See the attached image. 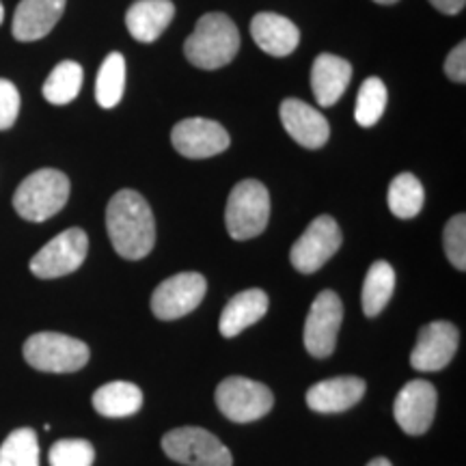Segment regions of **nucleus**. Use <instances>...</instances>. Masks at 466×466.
Wrapping results in <instances>:
<instances>
[{
	"label": "nucleus",
	"instance_id": "f257e3e1",
	"mask_svg": "<svg viewBox=\"0 0 466 466\" xmlns=\"http://www.w3.org/2000/svg\"><path fill=\"white\" fill-rule=\"evenodd\" d=\"M106 229L113 248L124 259L147 258L156 244L154 212L137 190H119L108 201Z\"/></svg>",
	"mask_w": 466,
	"mask_h": 466
},
{
	"label": "nucleus",
	"instance_id": "f03ea898",
	"mask_svg": "<svg viewBox=\"0 0 466 466\" xmlns=\"http://www.w3.org/2000/svg\"><path fill=\"white\" fill-rule=\"evenodd\" d=\"M240 50V33L225 14H206L184 44V55L199 69H220Z\"/></svg>",
	"mask_w": 466,
	"mask_h": 466
},
{
	"label": "nucleus",
	"instance_id": "7ed1b4c3",
	"mask_svg": "<svg viewBox=\"0 0 466 466\" xmlns=\"http://www.w3.org/2000/svg\"><path fill=\"white\" fill-rule=\"evenodd\" d=\"M69 199V179L56 168H39L17 186L14 208L25 220L44 223L66 208Z\"/></svg>",
	"mask_w": 466,
	"mask_h": 466
},
{
	"label": "nucleus",
	"instance_id": "20e7f679",
	"mask_svg": "<svg viewBox=\"0 0 466 466\" xmlns=\"http://www.w3.org/2000/svg\"><path fill=\"white\" fill-rule=\"evenodd\" d=\"M270 220V195L258 179L233 186L225 209V225L233 240H250L264 233Z\"/></svg>",
	"mask_w": 466,
	"mask_h": 466
},
{
	"label": "nucleus",
	"instance_id": "39448f33",
	"mask_svg": "<svg viewBox=\"0 0 466 466\" xmlns=\"http://www.w3.org/2000/svg\"><path fill=\"white\" fill-rule=\"evenodd\" d=\"M26 363L48 374H72L89 363V346L61 333H37L25 343Z\"/></svg>",
	"mask_w": 466,
	"mask_h": 466
},
{
	"label": "nucleus",
	"instance_id": "423d86ee",
	"mask_svg": "<svg viewBox=\"0 0 466 466\" xmlns=\"http://www.w3.org/2000/svg\"><path fill=\"white\" fill-rule=\"evenodd\" d=\"M162 450L186 466H233L231 451L203 428H175L162 439Z\"/></svg>",
	"mask_w": 466,
	"mask_h": 466
},
{
	"label": "nucleus",
	"instance_id": "0eeeda50",
	"mask_svg": "<svg viewBox=\"0 0 466 466\" xmlns=\"http://www.w3.org/2000/svg\"><path fill=\"white\" fill-rule=\"evenodd\" d=\"M217 406L231 421L250 423L272 410L275 395L266 384L250 380V378L231 376L217 387Z\"/></svg>",
	"mask_w": 466,
	"mask_h": 466
},
{
	"label": "nucleus",
	"instance_id": "6e6552de",
	"mask_svg": "<svg viewBox=\"0 0 466 466\" xmlns=\"http://www.w3.org/2000/svg\"><path fill=\"white\" fill-rule=\"evenodd\" d=\"M89 253V238L83 229H72L58 233L31 259V272L37 279H58L72 275L85 264Z\"/></svg>",
	"mask_w": 466,
	"mask_h": 466
},
{
	"label": "nucleus",
	"instance_id": "1a4fd4ad",
	"mask_svg": "<svg viewBox=\"0 0 466 466\" xmlns=\"http://www.w3.org/2000/svg\"><path fill=\"white\" fill-rule=\"evenodd\" d=\"M343 322V302L333 289L319 291L305 322V348L311 357L326 359L335 352Z\"/></svg>",
	"mask_w": 466,
	"mask_h": 466
},
{
	"label": "nucleus",
	"instance_id": "9d476101",
	"mask_svg": "<svg viewBox=\"0 0 466 466\" xmlns=\"http://www.w3.org/2000/svg\"><path fill=\"white\" fill-rule=\"evenodd\" d=\"M341 247V229L333 217H318L291 247V266L302 275H313Z\"/></svg>",
	"mask_w": 466,
	"mask_h": 466
},
{
	"label": "nucleus",
	"instance_id": "9b49d317",
	"mask_svg": "<svg viewBox=\"0 0 466 466\" xmlns=\"http://www.w3.org/2000/svg\"><path fill=\"white\" fill-rule=\"evenodd\" d=\"M208 291L206 277L199 272H179L168 277L154 289L151 296V311L158 319H177L188 316L201 305Z\"/></svg>",
	"mask_w": 466,
	"mask_h": 466
},
{
	"label": "nucleus",
	"instance_id": "f8f14e48",
	"mask_svg": "<svg viewBox=\"0 0 466 466\" xmlns=\"http://www.w3.org/2000/svg\"><path fill=\"white\" fill-rule=\"evenodd\" d=\"M171 141L175 151L182 154L184 158L203 160L223 154L229 147L231 138L229 132L217 121L203 119V116H190V119L179 121L173 127Z\"/></svg>",
	"mask_w": 466,
	"mask_h": 466
},
{
	"label": "nucleus",
	"instance_id": "ddd939ff",
	"mask_svg": "<svg viewBox=\"0 0 466 466\" xmlns=\"http://www.w3.org/2000/svg\"><path fill=\"white\" fill-rule=\"evenodd\" d=\"M439 393L428 380H410L401 387L393 404L395 421L406 434L421 436L432 428Z\"/></svg>",
	"mask_w": 466,
	"mask_h": 466
},
{
	"label": "nucleus",
	"instance_id": "4468645a",
	"mask_svg": "<svg viewBox=\"0 0 466 466\" xmlns=\"http://www.w3.org/2000/svg\"><path fill=\"white\" fill-rule=\"evenodd\" d=\"M458 329L451 322L425 324L419 330L417 346L410 354V365L417 371H441L458 352Z\"/></svg>",
	"mask_w": 466,
	"mask_h": 466
},
{
	"label": "nucleus",
	"instance_id": "2eb2a0df",
	"mask_svg": "<svg viewBox=\"0 0 466 466\" xmlns=\"http://www.w3.org/2000/svg\"><path fill=\"white\" fill-rule=\"evenodd\" d=\"M281 124L296 143L307 149H319L329 143L330 126L326 116L318 108L309 106L307 102L283 100L281 104Z\"/></svg>",
	"mask_w": 466,
	"mask_h": 466
},
{
	"label": "nucleus",
	"instance_id": "dca6fc26",
	"mask_svg": "<svg viewBox=\"0 0 466 466\" xmlns=\"http://www.w3.org/2000/svg\"><path fill=\"white\" fill-rule=\"evenodd\" d=\"M367 384L363 378L339 376L313 384L307 391V406L319 415L346 412L363 400Z\"/></svg>",
	"mask_w": 466,
	"mask_h": 466
},
{
	"label": "nucleus",
	"instance_id": "f3484780",
	"mask_svg": "<svg viewBox=\"0 0 466 466\" xmlns=\"http://www.w3.org/2000/svg\"><path fill=\"white\" fill-rule=\"evenodd\" d=\"M66 11V0H22L14 14V37L17 42H37L48 35Z\"/></svg>",
	"mask_w": 466,
	"mask_h": 466
},
{
	"label": "nucleus",
	"instance_id": "a211bd4d",
	"mask_svg": "<svg viewBox=\"0 0 466 466\" xmlns=\"http://www.w3.org/2000/svg\"><path fill=\"white\" fill-rule=\"evenodd\" d=\"M250 35L255 44L270 56H288L299 48L300 31L285 15L261 11L250 22Z\"/></svg>",
	"mask_w": 466,
	"mask_h": 466
},
{
	"label": "nucleus",
	"instance_id": "6ab92c4d",
	"mask_svg": "<svg viewBox=\"0 0 466 466\" xmlns=\"http://www.w3.org/2000/svg\"><path fill=\"white\" fill-rule=\"evenodd\" d=\"M350 78H352V66L346 58L337 55H319L313 61L311 69V89L319 106L329 108L341 100L346 93Z\"/></svg>",
	"mask_w": 466,
	"mask_h": 466
},
{
	"label": "nucleus",
	"instance_id": "aec40b11",
	"mask_svg": "<svg viewBox=\"0 0 466 466\" xmlns=\"http://www.w3.org/2000/svg\"><path fill=\"white\" fill-rule=\"evenodd\" d=\"M175 15L171 0H137L126 11V26L137 42L151 44L167 31Z\"/></svg>",
	"mask_w": 466,
	"mask_h": 466
},
{
	"label": "nucleus",
	"instance_id": "412c9836",
	"mask_svg": "<svg viewBox=\"0 0 466 466\" xmlns=\"http://www.w3.org/2000/svg\"><path fill=\"white\" fill-rule=\"evenodd\" d=\"M270 300L264 289H244L240 294H236L227 302L223 309V316H220L218 329L223 337H236L242 330L250 329L253 324H258L261 318L268 313Z\"/></svg>",
	"mask_w": 466,
	"mask_h": 466
},
{
	"label": "nucleus",
	"instance_id": "4be33fe9",
	"mask_svg": "<svg viewBox=\"0 0 466 466\" xmlns=\"http://www.w3.org/2000/svg\"><path fill=\"white\" fill-rule=\"evenodd\" d=\"M143 406V391L132 382H108L93 393V408L102 417H130Z\"/></svg>",
	"mask_w": 466,
	"mask_h": 466
},
{
	"label": "nucleus",
	"instance_id": "5701e85b",
	"mask_svg": "<svg viewBox=\"0 0 466 466\" xmlns=\"http://www.w3.org/2000/svg\"><path fill=\"white\" fill-rule=\"evenodd\" d=\"M395 289V270L389 261H376L367 270L363 283V311L367 318H376L389 305Z\"/></svg>",
	"mask_w": 466,
	"mask_h": 466
},
{
	"label": "nucleus",
	"instance_id": "b1692460",
	"mask_svg": "<svg viewBox=\"0 0 466 466\" xmlns=\"http://www.w3.org/2000/svg\"><path fill=\"white\" fill-rule=\"evenodd\" d=\"M387 203H389V209L393 212V217L404 218V220L415 218L423 209V203H425L423 184L419 182L412 173H400L398 177L389 184Z\"/></svg>",
	"mask_w": 466,
	"mask_h": 466
},
{
	"label": "nucleus",
	"instance_id": "393cba45",
	"mask_svg": "<svg viewBox=\"0 0 466 466\" xmlns=\"http://www.w3.org/2000/svg\"><path fill=\"white\" fill-rule=\"evenodd\" d=\"M83 89V67L76 61H61L44 83V97L55 106L74 102Z\"/></svg>",
	"mask_w": 466,
	"mask_h": 466
},
{
	"label": "nucleus",
	"instance_id": "a878e982",
	"mask_svg": "<svg viewBox=\"0 0 466 466\" xmlns=\"http://www.w3.org/2000/svg\"><path fill=\"white\" fill-rule=\"evenodd\" d=\"M126 91V58L113 52L104 58L96 80V100L102 108H115Z\"/></svg>",
	"mask_w": 466,
	"mask_h": 466
},
{
	"label": "nucleus",
	"instance_id": "bb28decb",
	"mask_svg": "<svg viewBox=\"0 0 466 466\" xmlns=\"http://www.w3.org/2000/svg\"><path fill=\"white\" fill-rule=\"evenodd\" d=\"M0 466H39V441L31 428L14 430L0 445Z\"/></svg>",
	"mask_w": 466,
	"mask_h": 466
},
{
	"label": "nucleus",
	"instance_id": "cd10ccee",
	"mask_svg": "<svg viewBox=\"0 0 466 466\" xmlns=\"http://www.w3.org/2000/svg\"><path fill=\"white\" fill-rule=\"evenodd\" d=\"M384 108H387V86L380 78L371 76L359 89L354 119L360 127H371L380 121Z\"/></svg>",
	"mask_w": 466,
	"mask_h": 466
},
{
	"label": "nucleus",
	"instance_id": "c85d7f7f",
	"mask_svg": "<svg viewBox=\"0 0 466 466\" xmlns=\"http://www.w3.org/2000/svg\"><path fill=\"white\" fill-rule=\"evenodd\" d=\"M93 460L96 450L83 439L58 441L50 450V466H93Z\"/></svg>",
	"mask_w": 466,
	"mask_h": 466
},
{
	"label": "nucleus",
	"instance_id": "c756f323",
	"mask_svg": "<svg viewBox=\"0 0 466 466\" xmlns=\"http://www.w3.org/2000/svg\"><path fill=\"white\" fill-rule=\"evenodd\" d=\"M442 242H445L447 258L458 270H466V217L458 214L445 227L442 233Z\"/></svg>",
	"mask_w": 466,
	"mask_h": 466
},
{
	"label": "nucleus",
	"instance_id": "7c9ffc66",
	"mask_svg": "<svg viewBox=\"0 0 466 466\" xmlns=\"http://www.w3.org/2000/svg\"><path fill=\"white\" fill-rule=\"evenodd\" d=\"M20 115V91L11 80L0 78V130H9Z\"/></svg>",
	"mask_w": 466,
	"mask_h": 466
},
{
	"label": "nucleus",
	"instance_id": "2f4dec72",
	"mask_svg": "<svg viewBox=\"0 0 466 466\" xmlns=\"http://www.w3.org/2000/svg\"><path fill=\"white\" fill-rule=\"evenodd\" d=\"M445 74L453 83L462 85L466 80V44L460 42L456 48L450 52L445 61Z\"/></svg>",
	"mask_w": 466,
	"mask_h": 466
},
{
	"label": "nucleus",
	"instance_id": "473e14b6",
	"mask_svg": "<svg viewBox=\"0 0 466 466\" xmlns=\"http://www.w3.org/2000/svg\"><path fill=\"white\" fill-rule=\"evenodd\" d=\"M430 3H432L439 11H442V14L456 15L464 9L466 0H430Z\"/></svg>",
	"mask_w": 466,
	"mask_h": 466
},
{
	"label": "nucleus",
	"instance_id": "72a5a7b5",
	"mask_svg": "<svg viewBox=\"0 0 466 466\" xmlns=\"http://www.w3.org/2000/svg\"><path fill=\"white\" fill-rule=\"evenodd\" d=\"M367 466H393V464L389 462L387 458H374L371 462H367Z\"/></svg>",
	"mask_w": 466,
	"mask_h": 466
},
{
	"label": "nucleus",
	"instance_id": "f704fd0d",
	"mask_svg": "<svg viewBox=\"0 0 466 466\" xmlns=\"http://www.w3.org/2000/svg\"><path fill=\"white\" fill-rule=\"evenodd\" d=\"M374 3H378V5H393V3H398V0H374Z\"/></svg>",
	"mask_w": 466,
	"mask_h": 466
},
{
	"label": "nucleus",
	"instance_id": "c9c22d12",
	"mask_svg": "<svg viewBox=\"0 0 466 466\" xmlns=\"http://www.w3.org/2000/svg\"><path fill=\"white\" fill-rule=\"evenodd\" d=\"M5 20V9H3V3H0V25H3Z\"/></svg>",
	"mask_w": 466,
	"mask_h": 466
}]
</instances>
